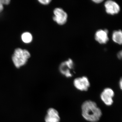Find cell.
Instances as JSON below:
<instances>
[{
  "mask_svg": "<svg viewBox=\"0 0 122 122\" xmlns=\"http://www.w3.org/2000/svg\"><path fill=\"white\" fill-rule=\"evenodd\" d=\"M10 0H0V3L3 5H8L10 3Z\"/></svg>",
  "mask_w": 122,
  "mask_h": 122,
  "instance_id": "4fadbf2b",
  "label": "cell"
},
{
  "mask_svg": "<svg viewBox=\"0 0 122 122\" xmlns=\"http://www.w3.org/2000/svg\"><path fill=\"white\" fill-rule=\"evenodd\" d=\"M30 56V53L28 50L17 48L14 51L12 60L15 67L19 68L26 64Z\"/></svg>",
  "mask_w": 122,
  "mask_h": 122,
  "instance_id": "7a4b0ae2",
  "label": "cell"
},
{
  "mask_svg": "<svg viewBox=\"0 0 122 122\" xmlns=\"http://www.w3.org/2000/svg\"><path fill=\"white\" fill-rule=\"evenodd\" d=\"M75 88L81 92H87L91 86L89 80L87 77L83 76L75 79L73 81Z\"/></svg>",
  "mask_w": 122,
  "mask_h": 122,
  "instance_id": "277c9868",
  "label": "cell"
},
{
  "mask_svg": "<svg viewBox=\"0 0 122 122\" xmlns=\"http://www.w3.org/2000/svg\"><path fill=\"white\" fill-rule=\"evenodd\" d=\"M21 38L24 43L29 44L32 41L33 36L30 33L25 32L22 34L21 36Z\"/></svg>",
  "mask_w": 122,
  "mask_h": 122,
  "instance_id": "8fae6325",
  "label": "cell"
},
{
  "mask_svg": "<svg viewBox=\"0 0 122 122\" xmlns=\"http://www.w3.org/2000/svg\"><path fill=\"white\" fill-rule=\"evenodd\" d=\"M38 1L42 5H49L51 2V0H39Z\"/></svg>",
  "mask_w": 122,
  "mask_h": 122,
  "instance_id": "7c38bea8",
  "label": "cell"
},
{
  "mask_svg": "<svg viewBox=\"0 0 122 122\" xmlns=\"http://www.w3.org/2000/svg\"><path fill=\"white\" fill-rule=\"evenodd\" d=\"M3 9H4V6L3 5L0 3V13L3 11Z\"/></svg>",
  "mask_w": 122,
  "mask_h": 122,
  "instance_id": "e0dca14e",
  "label": "cell"
},
{
  "mask_svg": "<svg viewBox=\"0 0 122 122\" xmlns=\"http://www.w3.org/2000/svg\"><path fill=\"white\" fill-rule=\"evenodd\" d=\"M115 93L113 89L107 87L103 89L100 94V98L102 102L107 106H111L113 104L114 98Z\"/></svg>",
  "mask_w": 122,
  "mask_h": 122,
  "instance_id": "3957f363",
  "label": "cell"
},
{
  "mask_svg": "<svg viewBox=\"0 0 122 122\" xmlns=\"http://www.w3.org/2000/svg\"><path fill=\"white\" fill-rule=\"evenodd\" d=\"M61 116L56 109L53 107L48 109L45 117V122H61Z\"/></svg>",
  "mask_w": 122,
  "mask_h": 122,
  "instance_id": "ba28073f",
  "label": "cell"
},
{
  "mask_svg": "<svg viewBox=\"0 0 122 122\" xmlns=\"http://www.w3.org/2000/svg\"><path fill=\"white\" fill-rule=\"evenodd\" d=\"M81 110L82 117L87 122H98L102 116V110L93 100L84 101L81 105Z\"/></svg>",
  "mask_w": 122,
  "mask_h": 122,
  "instance_id": "6da1fadb",
  "label": "cell"
},
{
  "mask_svg": "<svg viewBox=\"0 0 122 122\" xmlns=\"http://www.w3.org/2000/svg\"><path fill=\"white\" fill-rule=\"evenodd\" d=\"M53 20L59 25H63L66 23L68 20V15L63 9L57 8L53 11Z\"/></svg>",
  "mask_w": 122,
  "mask_h": 122,
  "instance_id": "8992f818",
  "label": "cell"
},
{
  "mask_svg": "<svg viewBox=\"0 0 122 122\" xmlns=\"http://www.w3.org/2000/svg\"><path fill=\"white\" fill-rule=\"evenodd\" d=\"M119 87L120 90H122V78H120V80H119Z\"/></svg>",
  "mask_w": 122,
  "mask_h": 122,
  "instance_id": "9a60e30c",
  "label": "cell"
},
{
  "mask_svg": "<svg viewBox=\"0 0 122 122\" xmlns=\"http://www.w3.org/2000/svg\"><path fill=\"white\" fill-rule=\"evenodd\" d=\"M93 1L94 3L98 4L102 3V2L103 1L102 0H93Z\"/></svg>",
  "mask_w": 122,
  "mask_h": 122,
  "instance_id": "2e32d148",
  "label": "cell"
},
{
  "mask_svg": "<svg viewBox=\"0 0 122 122\" xmlns=\"http://www.w3.org/2000/svg\"><path fill=\"white\" fill-rule=\"evenodd\" d=\"M122 51H120L118 53L117 55V56L119 59H121L122 58Z\"/></svg>",
  "mask_w": 122,
  "mask_h": 122,
  "instance_id": "5bb4252c",
  "label": "cell"
},
{
  "mask_svg": "<svg viewBox=\"0 0 122 122\" xmlns=\"http://www.w3.org/2000/svg\"><path fill=\"white\" fill-rule=\"evenodd\" d=\"M108 33V30L107 29L98 30L95 35V40L100 44H106L109 40Z\"/></svg>",
  "mask_w": 122,
  "mask_h": 122,
  "instance_id": "9c48e42d",
  "label": "cell"
},
{
  "mask_svg": "<svg viewBox=\"0 0 122 122\" xmlns=\"http://www.w3.org/2000/svg\"><path fill=\"white\" fill-rule=\"evenodd\" d=\"M113 41L118 45H122V32L120 30H116L113 32L112 34Z\"/></svg>",
  "mask_w": 122,
  "mask_h": 122,
  "instance_id": "30bf717a",
  "label": "cell"
},
{
  "mask_svg": "<svg viewBox=\"0 0 122 122\" xmlns=\"http://www.w3.org/2000/svg\"><path fill=\"white\" fill-rule=\"evenodd\" d=\"M74 63L71 59L63 62L60 64L59 71L60 73L67 78H70L73 76L71 71L74 68Z\"/></svg>",
  "mask_w": 122,
  "mask_h": 122,
  "instance_id": "5b68a950",
  "label": "cell"
},
{
  "mask_svg": "<svg viewBox=\"0 0 122 122\" xmlns=\"http://www.w3.org/2000/svg\"><path fill=\"white\" fill-rule=\"evenodd\" d=\"M104 6L107 13L111 15L117 14L120 11V7L117 3L112 0H108L105 2Z\"/></svg>",
  "mask_w": 122,
  "mask_h": 122,
  "instance_id": "52a82bcc",
  "label": "cell"
}]
</instances>
